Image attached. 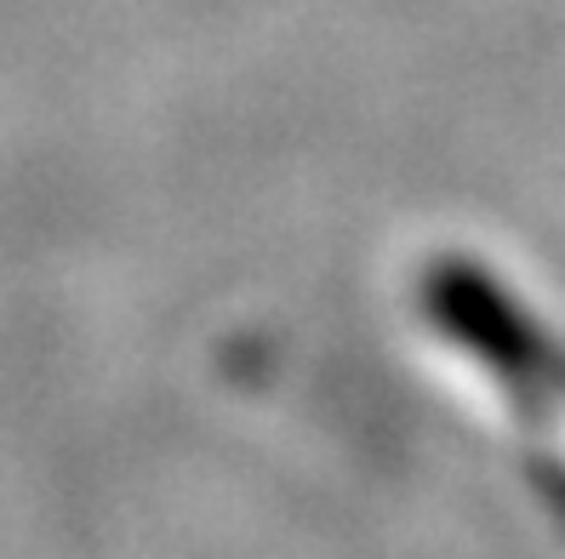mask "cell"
Here are the masks:
<instances>
[{
    "label": "cell",
    "mask_w": 565,
    "mask_h": 559,
    "mask_svg": "<svg viewBox=\"0 0 565 559\" xmlns=\"http://www.w3.org/2000/svg\"><path fill=\"white\" fill-rule=\"evenodd\" d=\"M417 309L428 337H440L446 359L475 383V394H486L565 508V337L520 303V291L462 257L428 262Z\"/></svg>",
    "instance_id": "1"
}]
</instances>
